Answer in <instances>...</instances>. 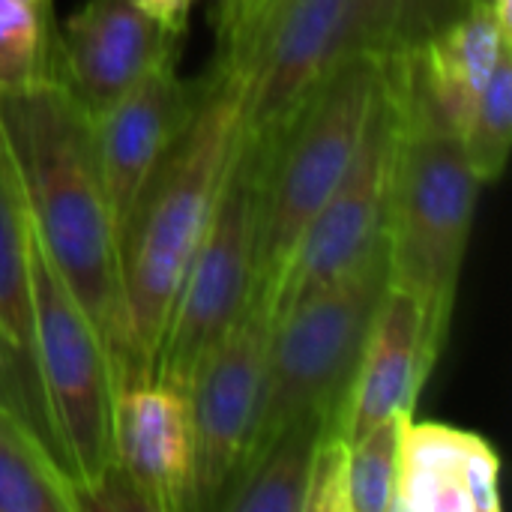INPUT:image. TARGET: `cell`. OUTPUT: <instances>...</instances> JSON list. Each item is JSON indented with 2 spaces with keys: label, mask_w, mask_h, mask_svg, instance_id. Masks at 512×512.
Returning <instances> with one entry per match:
<instances>
[{
  "label": "cell",
  "mask_w": 512,
  "mask_h": 512,
  "mask_svg": "<svg viewBox=\"0 0 512 512\" xmlns=\"http://www.w3.org/2000/svg\"><path fill=\"white\" fill-rule=\"evenodd\" d=\"M243 75L213 60L198 99L147 177L120 231V357L117 384L153 378V363L207 231L240 135Z\"/></svg>",
  "instance_id": "6da1fadb"
},
{
  "label": "cell",
  "mask_w": 512,
  "mask_h": 512,
  "mask_svg": "<svg viewBox=\"0 0 512 512\" xmlns=\"http://www.w3.org/2000/svg\"><path fill=\"white\" fill-rule=\"evenodd\" d=\"M30 222L63 282L120 357V249L96 165L90 114L54 78L30 93L0 96Z\"/></svg>",
  "instance_id": "7a4b0ae2"
},
{
  "label": "cell",
  "mask_w": 512,
  "mask_h": 512,
  "mask_svg": "<svg viewBox=\"0 0 512 512\" xmlns=\"http://www.w3.org/2000/svg\"><path fill=\"white\" fill-rule=\"evenodd\" d=\"M384 81V54L342 60L261 144L255 300L270 315L279 279L324 201L357 156Z\"/></svg>",
  "instance_id": "3957f363"
},
{
  "label": "cell",
  "mask_w": 512,
  "mask_h": 512,
  "mask_svg": "<svg viewBox=\"0 0 512 512\" xmlns=\"http://www.w3.org/2000/svg\"><path fill=\"white\" fill-rule=\"evenodd\" d=\"M477 180L462 138L441 126L408 78L402 51V129L384 225L390 285L411 294L447 339L474 228Z\"/></svg>",
  "instance_id": "277c9868"
},
{
  "label": "cell",
  "mask_w": 512,
  "mask_h": 512,
  "mask_svg": "<svg viewBox=\"0 0 512 512\" xmlns=\"http://www.w3.org/2000/svg\"><path fill=\"white\" fill-rule=\"evenodd\" d=\"M30 213V210H27ZM33 357L57 456L84 501L117 471L114 357L30 222Z\"/></svg>",
  "instance_id": "5b68a950"
},
{
  "label": "cell",
  "mask_w": 512,
  "mask_h": 512,
  "mask_svg": "<svg viewBox=\"0 0 512 512\" xmlns=\"http://www.w3.org/2000/svg\"><path fill=\"white\" fill-rule=\"evenodd\" d=\"M387 285V246L381 243L348 276L270 324L264 399L249 453L297 420H324L339 435L363 345Z\"/></svg>",
  "instance_id": "8992f818"
},
{
  "label": "cell",
  "mask_w": 512,
  "mask_h": 512,
  "mask_svg": "<svg viewBox=\"0 0 512 512\" xmlns=\"http://www.w3.org/2000/svg\"><path fill=\"white\" fill-rule=\"evenodd\" d=\"M258 180L261 144L240 132L213 216L189 261L153 363V378L162 384L189 390L204 354L255 300Z\"/></svg>",
  "instance_id": "52a82bcc"
},
{
  "label": "cell",
  "mask_w": 512,
  "mask_h": 512,
  "mask_svg": "<svg viewBox=\"0 0 512 512\" xmlns=\"http://www.w3.org/2000/svg\"><path fill=\"white\" fill-rule=\"evenodd\" d=\"M402 129V51L384 54V81L345 177L303 231L270 303V321L348 276L384 243Z\"/></svg>",
  "instance_id": "ba28073f"
},
{
  "label": "cell",
  "mask_w": 512,
  "mask_h": 512,
  "mask_svg": "<svg viewBox=\"0 0 512 512\" xmlns=\"http://www.w3.org/2000/svg\"><path fill=\"white\" fill-rule=\"evenodd\" d=\"M357 51H372L363 0H270L240 51L213 60L243 75L240 132L267 138Z\"/></svg>",
  "instance_id": "9c48e42d"
},
{
  "label": "cell",
  "mask_w": 512,
  "mask_h": 512,
  "mask_svg": "<svg viewBox=\"0 0 512 512\" xmlns=\"http://www.w3.org/2000/svg\"><path fill=\"white\" fill-rule=\"evenodd\" d=\"M270 315L252 300L243 318L204 354L189 381L192 414V512L216 510L240 471L261 417Z\"/></svg>",
  "instance_id": "30bf717a"
},
{
  "label": "cell",
  "mask_w": 512,
  "mask_h": 512,
  "mask_svg": "<svg viewBox=\"0 0 512 512\" xmlns=\"http://www.w3.org/2000/svg\"><path fill=\"white\" fill-rule=\"evenodd\" d=\"M180 36L132 0H84L54 30V75L87 114L102 111L153 66L177 57Z\"/></svg>",
  "instance_id": "8fae6325"
},
{
  "label": "cell",
  "mask_w": 512,
  "mask_h": 512,
  "mask_svg": "<svg viewBox=\"0 0 512 512\" xmlns=\"http://www.w3.org/2000/svg\"><path fill=\"white\" fill-rule=\"evenodd\" d=\"M195 99L198 81H183L177 57H171L153 66L111 105L90 114L96 165L117 225V249L129 210L135 207L156 162L189 120Z\"/></svg>",
  "instance_id": "7c38bea8"
},
{
  "label": "cell",
  "mask_w": 512,
  "mask_h": 512,
  "mask_svg": "<svg viewBox=\"0 0 512 512\" xmlns=\"http://www.w3.org/2000/svg\"><path fill=\"white\" fill-rule=\"evenodd\" d=\"M114 462L147 512H192V414L186 390L129 378L114 396Z\"/></svg>",
  "instance_id": "4fadbf2b"
},
{
  "label": "cell",
  "mask_w": 512,
  "mask_h": 512,
  "mask_svg": "<svg viewBox=\"0 0 512 512\" xmlns=\"http://www.w3.org/2000/svg\"><path fill=\"white\" fill-rule=\"evenodd\" d=\"M0 408L21 420L54 456V432L42 402L33 357L30 312V213L12 144L0 120ZM63 468V465H60Z\"/></svg>",
  "instance_id": "5bb4252c"
},
{
  "label": "cell",
  "mask_w": 512,
  "mask_h": 512,
  "mask_svg": "<svg viewBox=\"0 0 512 512\" xmlns=\"http://www.w3.org/2000/svg\"><path fill=\"white\" fill-rule=\"evenodd\" d=\"M444 342L432 330L423 306L402 288L387 285L363 345L339 435L357 441L372 426L414 411Z\"/></svg>",
  "instance_id": "9a60e30c"
},
{
  "label": "cell",
  "mask_w": 512,
  "mask_h": 512,
  "mask_svg": "<svg viewBox=\"0 0 512 512\" xmlns=\"http://www.w3.org/2000/svg\"><path fill=\"white\" fill-rule=\"evenodd\" d=\"M498 480L501 456L483 435L438 420H408L396 512H498Z\"/></svg>",
  "instance_id": "2e32d148"
},
{
  "label": "cell",
  "mask_w": 512,
  "mask_h": 512,
  "mask_svg": "<svg viewBox=\"0 0 512 512\" xmlns=\"http://www.w3.org/2000/svg\"><path fill=\"white\" fill-rule=\"evenodd\" d=\"M512 39L498 27L489 3H471L417 48L405 51L408 78L429 114L462 135L477 111Z\"/></svg>",
  "instance_id": "e0dca14e"
},
{
  "label": "cell",
  "mask_w": 512,
  "mask_h": 512,
  "mask_svg": "<svg viewBox=\"0 0 512 512\" xmlns=\"http://www.w3.org/2000/svg\"><path fill=\"white\" fill-rule=\"evenodd\" d=\"M330 426L297 420L258 444L219 498V512H303L312 450Z\"/></svg>",
  "instance_id": "ac0fdd59"
},
{
  "label": "cell",
  "mask_w": 512,
  "mask_h": 512,
  "mask_svg": "<svg viewBox=\"0 0 512 512\" xmlns=\"http://www.w3.org/2000/svg\"><path fill=\"white\" fill-rule=\"evenodd\" d=\"M0 512H81L75 483L6 408H0Z\"/></svg>",
  "instance_id": "d6986e66"
},
{
  "label": "cell",
  "mask_w": 512,
  "mask_h": 512,
  "mask_svg": "<svg viewBox=\"0 0 512 512\" xmlns=\"http://www.w3.org/2000/svg\"><path fill=\"white\" fill-rule=\"evenodd\" d=\"M54 78L51 0H0V96L30 93Z\"/></svg>",
  "instance_id": "ffe728a7"
},
{
  "label": "cell",
  "mask_w": 512,
  "mask_h": 512,
  "mask_svg": "<svg viewBox=\"0 0 512 512\" xmlns=\"http://www.w3.org/2000/svg\"><path fill=\"white\" fill-rule=\"evenodd\" d=\"M414 417L396 414L366 435L351 441L348 459V492L351 512H396L399 510V465H402V438L405 426Z\"/></svg>",
  "instance_id": "44dd1931"
},
{
  "label": "cell",
  "mask_w": 512,
  "mask_h": 512,
  "mask_svg": "<svg viewBox=\"0 0 512 512\" xmlns=\"http://www.w3.org/2000/svg\"><path fill=\"white\" fill-rule=\"evenodd\" d=\"M459 138L477 180L483 186L498 183L507 168L512 144V51L501 57L477 111Z\"/></svg>",
  "instance_id": "7402d4cb"
},
{
  "label": "cell",
  "mask_w": 512,
  "mask_h": 512,
  "mask_svg": "<svg viewBox=\"0 0 512 512\" xmlns=\"http://www.w3.org/2000/svg\"><path fill=\"white\" fill-rule=\"evenodd\" d=\"M465 9V0H363L369 48L375 54L411 51Z\"/></svg>",
  "instance_id": "603a6c76"
},
{
  "label": "cell",
  "mask_w": 512,
  "mask_h": 512,
  "mask_svg": "<svg viewBox=\"0 0 512 512\" xmlns=\"http://www.w3.org/2000/svg\"><path fill=\"white\" fill-rule=\"evenodd\" d=\"M348 459H351V441L327 429L312 450L303 512H351Z\"/></svg>",
  "instance_id": "cb8c5ba5"
},
{
  "label": "cell",
  "mask_w": 512,
  "mask_h": 512,
  "mask_svg": "<svg viewBox=\"0 0 512 512\" xmlns=\"http://www.w3.org/2000/svg\"><path fill=\"white\" fill-rule=\"evenodd\" d=\"M270 0H219L216 3V57L228 60L240 51L249 30Z\"/></svg>",
  "instance_id": "d4e9b609"
},
{
  "label": "cell",
  "mask_w": 512,
  "mask_h": 512,
  "mask_svg": "<svg viewBox=\"0 0 512 512\" xmlns=\"http://www.w3.org/2000/svg\"><path fill=\"white\" fill-rule=\"evenodd\" d=\"M147 18H153L162 30L174 33V36H183L186 27H189V15H192V6L195 0H132Z\"/></svg>",
  "instance_id": "484cf974"
},
{
  "label": "cell",
  "mask_w": 512,
  "mask_h": 512,
  "mask_svg": "<svg viewBox=\"0 0 512 512\" xmlns=\"http://www.w3.org/2000/svg\"><path fill=\"white\" fill-rule=\"evenodd\" d=\"M465 3L471 6V3H489V0H465Z\"/></svg>",
  "instance_id": "4316f807"
},
{
  "label": "cell",
  "mask_w": 512,
  "mask_h": 512,
  "mask_svg": "<svg viewBox=\"0 0 512 512\" xmlns=\"http://www.w3.org/2000/svg\"><path fill=\"white\" fill-rule=\"evenodd\" d=\"M33 3H48V0H33Z\"/></svg>",
  "instance_id": "83f0119b"
},
{
  "label": "cell",
  "mask_w": 512,
  "mask_h": 512,
  "mask_svg": "<svg viewBox=\"0 0 512 512\" xmlns=\"http://www.w3.org/2000/svg\"><path fill=\"white\" fill-rule=\"evenodd\" d=\"M216 3H219V0H216Z\"/></svg>",
  "instance_id": "f1b7e54d"
}]
</instances>
